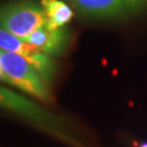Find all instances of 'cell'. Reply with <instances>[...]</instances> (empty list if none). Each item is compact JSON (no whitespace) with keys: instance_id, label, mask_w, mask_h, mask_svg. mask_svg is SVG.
<instances>
[{"instance_id":"cell-1","label":"cell","mask_w":147,"mask_h":147,"mask_svg":"<svg viewBox=\"0 0 147 147\" xmlns=\"http://www.w3.org/2000/svg\"><path fill=\"white\" fill-rule=\"evenodd\" d=\"M0 78L5 84L48 102L53 99L49 83L25 59L13 53L0 50Z\"/></svg>"},{"instance_id":"cell-2","label":"cell","mask_w":147,"mask_h":147,"mask_svg":"<svg viewBox=\"0 0 147 147\" xmlns=\"http://www.w3.org/2000/svg\"><path fill=\"white\" fill-rule=\"evenodd\" d=\"M46 23L40 1L13 0L1 8V30L22 39H26L37 30L45 26Z\"/></svg>"},{"instance_id":"cell-3","label":"cell","mask_w":147,"mask_h":147,"mask_svg":"<svg viewBox=\"0 0 147 147\" xmlns=\"http://www.w3.org/2000/svg\"><path fill=\"white\" fill-rule=\"evenodd\" d=\"M81 16L94 20H123L147 11V0H64Z\"/></svg>"},{"instance_id":"cell-4","label":"cell","mask_w":147,"mask_h":147,"mask_svg":"<svg viewBox=\"0 0 147 147\" xmlns=\"http://www.w3.org/2000/svg\"><path fill=\"white\" fill-rule=\"evenodd\" d=\"M0 50L16 53L25 59L48 83H50L55 78L57 64L53 59L40 53L35 46L27 42L25 39L19 38L8 32L0 30Z\"/></svg>"},{"instance_id":"cell-5","label":"cell","mask_w":147,"mask_h":147,"mask_svg":"<svg viewBox=\"0 0 147 147\" xmlns=\"http://www.w3.org/2000/svg\"><path fill=\"white\" fill-rule=\"evenodd\" d=\"M71 34L68 27H62L58 30H53L47 25L37 30L31 36L27 37V42L49 57H58L62 55L70 42Z\"/></svg>"},{"instance_id":"cell-6","label":"cell","mask_w":147,"mask_h":147,"mask_svg":"<svg viewBox=\"0 0 147 147\" xmlns=\"http://www.w3.org/2000/svg\"><path fill=\"white\" fill-rule=\"evenodd\" d=\"M40 5L46 16V25L53 30L65 27L73 19V9L64 0H40Z\"/></svg>"},{"instance_id":"cell-7","label":"cell","mask_w":147,"mask_h":147,"mask_svg":"<svg viewBox=\"0 0 147 147\" xmlns=\"http://www.w3.org/2000/svg\"><path fill=\"white\" fill-rule=\"evenodd\" d=\"M142 147H147V143H146V144H144V145H143Z\"/></svg>"}]
</instances>
